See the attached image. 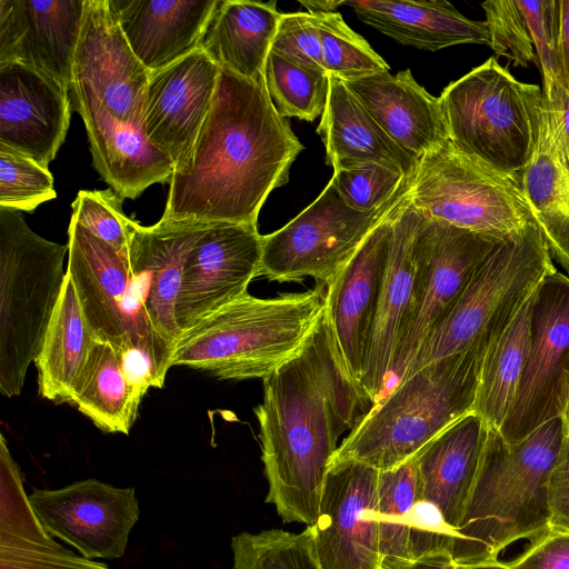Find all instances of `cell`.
<instances>
[{
	"mask_svg": "<svg viewBox=\"0 0 569 569\" xmlns=\"http://www.w3.org/2000/svg\"><path fill=\"white\" fill-rule=\"evenodd\" d=\"M449 140L491 168L520 174L538 143L542 89L517 80L495 57L438 98Z\"/></svg>",
	"mask_w": 569,
	"mask_h": 569,
	"instance_id": "ba28073f",
	"label": "cell"
},
{
	"mask_svg": "<svg viewBox=\"0 0 569 569\" xmlns=\"http://www.w3.org/2000/svg\"><path fill=\"white\" fill-rule=\"evenodd\" d=\"M122 201L111 189L81 190L71 203V218L119 252L127 254V216L122 211Z\"/></svg>",
	"mask_w": 569,
	"mask_h": 569,
	"instance_id": "7bdbcfd3",
	"label": "cell"
},
{
	"mask_svg": "<svg viewBox=\"0 0 569 569\" xmlns=\"http://www.w3.org/2000/svg\"><path fill=\"white\" fill-rule=\"evenodd\" d=\"M281 14L274 0H218L198 49L220 69L256 79L264 74Z\"/></svg>",
	"mask_w": 569,
	"mask_h": 569,
	"instance_id": "f546056e",
	"label": "cell"
},
{
	"mask_svg": "<svg viewBox=\"0 0 569 569\" xmlns=\"http://www.w3.org/2000/svg\"><path fill=\"white\" fill-rule=\"evenodd\" d=\"M421 497L415 459L387 471H379L376 521L380 569H407L410 517Z\"/></svg>",
	"mask_w": 569,
	"mask_h": 569,
	"instance_id": "d590c367",
	"label": "cell"
},
{
	"mask_svg": "<svg viewBox=\"0 0 569 569\" xmlns=\"http://www.w3.org/2000/svg\"><path fill=\"white\" fill-rule=\"evenodd\" d=\"M326 296L325 283L274 298L246 293L184 331L172 366L222 380H263L305 346L325 313Z\"/></svg>",
	"mask_w": 569,
	"mask_h": 569,
	"instance_id": "277c9868",
	"label": "cell"
},
{
	"mask_svg": "<svg viewBox=\"0 0 569 569\" xmlns=\"http://www.w3.org/2000/svg\"><path fill=\"white\" fill-rule=\"evenodd\" d=\"M172 352L173 345L163 337L129 345L117 351L120 368L139 399L149 388H162L166 375L172 367Z\"/></svg>",
	"mask_w": 569,
	"mask_h": 569,
	"instance_id": "ee69618b",
	"label": "cell"
},
{
	"mask_svg": "<svg viewBox=\"0 0 569 569\" xmlns=\"http://www.w3.org/2000/svg\"><path fill=\"white\" fill-rule=\"evenodd\" d=\"M94 338L86 322L69 273L34 359L38 391L54 403H70Z\"/></svg>",
	"mask_w": 569,
	"mask_h": 569,
	"instance_id": "4dcf8cb0",
	"label": "cell"
},
{
	"mask_svg": "<svg viewBox=\"0 0 569 569\" xmlns=\"http://www.w3.org/2000/svg\"><path fill=\"white\" fill-rule=\"evenodd\" d=\"M218 0H108L128 44L154 72L199 48Z\"/></svg>",
	"mask_w": 569,
	"mask_h": 569,
	"instance_id": "484cf974",
	"label": "cell"
},
{
	"mask_svg": "<svg viewBox=\"0 0 569 569\" xmlns=\"http://www.w3.org/2000/svg\"><path fill=\"white\" fill-rule=\"evenodd\" d=\"M407 569H458L449 553H439L412 562Z\"/></svg>",
	"mask_w": 569,
	"mask_h": 569,
	"instance_id": "f5cc1de1",
	"label": "cell"
},
{
	"mask_svg": "<svg viewBox=\"0 0 569 569\" xmlns=\"http://www.w3.org/2000/svg\"><path fill=\"white\" fill-rule=\"evenodd\" d=\"M533 293L489 346L481 361L472 412L491 429L499 430L503 425L527 365Z\"/></svg>",
	"mask_w": 569,
	"mask_h": 569,
	"instance_id": "1f68e13d",
	"label": "cell"
},
{
	"mask_svg": "<svg viewBox=\"0 0 569 569\" xmlns=\"http://www.w3.org/2000/svg\"><path fill=\"white\" fill-rule=\"evenodd\" d=\"M220 68L200 49L151 72L142 129L173 166L190 152L217 88Z\"/></svg>",
	"mask_w": 569,
	"mask_h": 569,
	"instance_id": "ac0fdd59",
	"label": "cell"
},
{
	"mask_svg": "<svg viewBox=\"0 0 569 569\" xmlns=\"http://www.w3.org/2000/svg\"><path fill=\"white\" fill-rule=\"evenodd\" d=\"M262 236L257 226L211 223L189 251L176 305L180 336L248 293L259 276Z\"/></svg>",
	"mask_w": 569,
	"mask_h": 569,
	"instance_id": "9a60e30c",
	"label": "cell"
},
{
	"mask_svg": "<svg viewBox=\"0 0 569 569\" xmlns=\"http://www.w3.org/2000/svg\"><path fill=\"white\" fill-rule=\"evenodd\" d=\"M411 178L370 162L333 171L330 180L350 208L370 212L388 202Z\"/></svg>",
	"mask_w": 569,
	"mask_h": 569,
	"instance_id": "60d3db41",
	"label": "cell"
},
{
	"mask_svg": "<svg viewBox=\"0 0 569 569\" xmlns=\"http://www.w3.org/2000/svg\"><path fill=\"white\" fill-rule=\"evenodd\" d=\"M0 569H109L76 555L46 531L30 503L0 512Z\"/></svg>",
	"mask_w": 569,
	"mask_h": 569,
	"instance_id": "e575fe53",
	"label": "cell"
},
{
	"mask_svg": "<svg viewBox=\"0 0 569 569\" xmlns=\"http://www.w3.org/2000/svg\"><path fill=\"white\" fill-rule=\"evenodd\" d=\"M56 197L48 168L0 146V207L31 212Z\"/></svg>",
	"mask_w": 569,
	"mask_h": 569,
	"instance_id": "ab89813d",
	"label": "cell"
},
{
	"mask_svg": "<svg viewBox=\"0 0 569 569\" xmlns=\"http://www.w3.org/2000/svg\"><path fill=\"white\" fill-rule=\"evenodd\" d=\"M410 199L426 218L500 239L533 220L520 174L498 171L449 139L418 160Z\"/></svg>",
	"mask_w": 569,
	"mask_h": 569,
	"instance_id": "9c48e42d",
	"label": "cell"
},
{
	"mask_svg": "<svg viewBox=\"0 0 569 569\" xmlns=\"http://www.w3.org/2000/svg\"><path fill=\"white\" fill-rule=\"evenodd\" d=\"M483 352L468 349L405 377L349 432L331 461L387 471L473 411Z\"/></svg>",
	"mask_w": 569,
	"mask_h": 569,
	"instance_id": "5b68a950",
	"label": "cell"
},
{
	"mask_svg": "<svg viewBox=\"0 0 569 569\" xmlns=\"http://www.w3.org/2000/svg\"><path fill=\"white\" fill-rule=\"evenodd\" d=\"M358 18L395 41L438 51L457 44L489 46L486 21L465 17L446 0H346Z\"/></svg>",
	"mask_w": 569,
	"mask_h": 569,
	"instance_id": "f1b7e54d",
	"label": "cell"
},
{
	"mask_svg": "<svg viewBox=\"0 0 569 569\" xmlns=\"http://www.w3.org/2000/svg\"><path fill=\"white\" fill-rule=\"evenodd\" d=\"M549 528L569 531V435L562 443L548 479Z\"/></svg>",
	"mask_w": 569,
	"mask_h": 569,
	"instance_id": "f907efd6",
	"label": "cell"
},
{
	"mask_svg": "<svg viewBox=\"0 0 569 569\" xmlns=\"http://www.w3.org/2000/svg\"><path fill=\"white\" fill-rule=\"evenodd\" d=\"M553 271L535 220L500 240L428 333L402 379L457 352L478 349L485 353Z\"/></svg>",
	"mask_w": 569,
	"mask_h": 569,
	"instance_id": "8992f818",
	"label": "cell"
},
{
	"mask_svg": "<svg viewBox=\"0 0 569 569\" xmlns=\"http://www.w3.org/2000/svg\"><path fill=\"white\" fill-rule=\"evenodd\" d=\"M300 3L310 14L335 12L339 6H342V1H300Z\"/></svg>",
	"mask_w": 569,
	"mask_h": 569,
	"instance_id": "db71d44e",
	"label": "cell"
},
{
	"mask_svg": "<svg viewBox=\"0 0 569 569\" xmlns=\"http://www.w3.org/2000/svg\"><path fill=\"white\" fill-rule=\"evenodd\" d=\"M560 418L562 421L563 435H569V400H568L565 409L562 410Z\"/></svg>",
	"mask_w": 569,
	"mask_h": 569,
	"instance_id": "9f6ffc18",
	"label": "cell"
},
{
	"mask_svg": "<svg viewBox=\"0 0 569 569\" xmlns=\"http://www.w3.org/2000/svg\"><path fill=\"white\" fill-rule=\"evenodd\" d=\"M558 63L560 79L569 91V0H559Z\"/></svg>",
	"mask_w": 569,
	"mask_h": 569,
	"instance_id": "816d5d0a",
	"label": "cell"
},
{
	"mask_svg": "<svg viewBox=\"0 0 569 569\" xmlns=\"http://www.w3.org/2000/svg\"><path fill=\"white\" fill-rule=\"evenodd\" d=\"M502 239L420 213L415 234L417 272L412 300L397 342L386 392L399 383L428 333Z\"/></svg>",
	"mask_w": 569,
	"mask_h": 569,
	"instance_id": "8fae6325",
	"label": "cell"
},
{
	"mask_svg": "<svg viewBox=\"0 0 569 569\" xmlns=\"http://www.w3.org/2000/svg\"><path fill=\"white\" fill-rule=\"evenodd\" d=\"M71 107L82 118L92 163L122 199H136L153 183L170 182L173 162L154 148L143 131L113 120L89 89L72 79Z\"/></svg>",
	"mask_w": 569,
	"mask_h": 569,
	"instance_id": "603a6c76",
	"label": "cell"
},
{
	"mask_svg": "<svg viewBox=\"0 0 569 569\" xmlns=\"http://www.w3.org/2000/svg\"><path fill=\"white\" fill-rule=\"evenodd\" d=\"M542 114L552 153L569 177V91L559 80L542 86Z\"/></svg>",
	"mask_w": 569,
	"mask_h": 569,
	"instance_id": "c3c4849f",
	"label": "cell"
},
{
	"mask_svg": "<svg viewBox=\"0 0 569 569\" xmlns=\"http://www.w3.org/2000/svg\"><path fill=\"white\" fill-rule=\"evenodd\" d=\"M67 244V272L96 340L107 342L118 351L129 345L162 337L143 312L127 254L73 218L70 219Z\"/></svg>",
	"mask_w": 569,
	"mask_h": 569,
	"instance_id": "4fadbf2b",
	"label": "cell"
},
{
	"mask_svg": "<svg viewBox=\"0 0 569 569\" xmlns=\"http://www.w3.org/2000/svg\"><path fill=\"white\" fill-rule=\"evenodd\" d=\"M456 532L432 502L419 498L415 503L409 529L412 562L439 553H452Z\"/></svg>",
	"mask_w": 569,
	"mask_h": 569,
	"instance_id": "7dc6e473",
	"label": "cell"
},
{
	"mask_svg": "<svg viewBox=\"0 0 569 569\" xmlns=\"http://www.w3.org/2000/svg\"><path fill=\"white\" fill-rule=\"evenodd\" d=\"M150 73L132 52L108 0H86L73 79L89 89L113 120L143 131Z\"/></svg>",
	"mask_w": 569,
	"mask_h": 569,
	"instance_id": "e0dca14e",
	"label": "cell"
},
{
	"mask_svg": "<svg viewBox=\"0 0 569 569\" xmlns=\"http://www.w3.org/2000/svg\"><path fill=\"white\" fill-rule=\"evenodd\" d=\"M480 6L486 13L489 47L493 52L512 60L515 67L537 64L532 39L517 0H487Z\"/></svg>",
	"mask_w": 569,
	"mask_h": 569,
	"instance_id": "b9f144b4",
	"label": "cell"
},
{
	"mask_svg": "<svg viewBox=\"0 0 569 569\" xmlns=\"http://www.w3.org/2000/svg\"><path fill=\"white\" fill-rule=\"evenodd\" d=\"M520 177L525 198L551 258L569 276V177L552 153L542 113L537 147Z\"/></svg>",
	"mask_w": 569,
	"mask_h": 569,
	"instance_id": "d6a6232c",
	"label": "cell"
},
{
	"mask_svg": "<svg viewBox=\"0 0 569 569\" xmlns=\"http://www.w3.org/2000/svg\"><path fill=\"white\" fill-rule=\"evenodd\" d=\"M569 400V276L547 274L533 293L530 351L511 409L499 429L516 443L560 417Z\"/></svg>",
	"mask_w": 569,
	"mask_h": 569,
	"instance_id": "7c38bea8",
	"label": "cell"
},
{
	"mask_svg": "<svg viewBox=\"0 0 569 569\" xmlns=\"http://www.w3.org/2000/svg\"><path fill=\"white\" fill-rule=\"evenodd\" d=\"M28 497L48 533L92 560L121 558L140 513L133 488L97 479L60 489H33Z\"/></svg>",
	"mask_w": 569,
	"mask_h": 569,
	"instance_id": "5bb4252c",
	"label": "cell"
},
{
	"mask_svg": "<svg viewBox=\"0 0 569 569\" xmlns=\"http://www.w3.org/2000/svg\"><path fill=\"white\" fill-rule=\"evenodd\" d=\"M529 541L510 569H569V531L548 527Z\"/></svg>",
	"mask_w": 569,
	"mask_h": 569,
	"instance_id": "681fc988",
	"label": "cell"
},
{
	"mask_svg": "<svg viewBox=\"0 0 569 569\" xmlns=\"http://www.w3.org/2000/svg\"><path fill=\"white\" fill-rule=\"evenodd\" d=\"M86 0H0V63L19 62L68 92Z\"/></svg>",
	"mask_w": 569,
	"mask_h": 569,
	"instance_id": "d6986e66",
	"label": "cell"
},
{
	"mask_svg": "<svg viewBox=\"0 0 569 569\" xmlns=\"http://www.w3.org/2000/svg\"><path fill=\"white\" fill-rule=\"evenodd\" d=\"M271 50L295 63L326 71L319 32L308 12L281 14Z\"/></svg>",
	"mask_w": 569,
	"mask_h": 569,
	"instance_id": "bcb514c9",
	"label": "cell"
},
{
	"mask_svg": "<svg viewBox=\"0 0 569 569\" xmlns=\"http://www.w3.org/2000/svg\"><path fill=\"white\" fill-rule=\"evenodd\" d=\"M259 423L267 503L283 522L312 526L338 440L375 403L351 377L323 313L290 360L263 380Z\"/></svg>",
	"mask_w": 569,
	"mask_h": 569,
	"instance_id": "6da1fadb",
	"label": "cell"
},
{
	"mask_svg": "<svg viewBox=\"0 0 569 569\" xmlns=\"http://www.w3.org/2000/svg\"><path fill=\"white\" fill-rule=\"evenodd\" d=\"M303 146L277 111L264 74L220 69L210 109L187 157L174 166L161 220L257 226Z\"/></svg>",
	"mask_w": 569,
	"mask_h": 569,
	"instance_id": "7a4b0ae2",
	"label": "cell"
},
{
	"mask_svg": "<svg viewBox=\"0 0 569 569\" xmlns=\"http://www.w3.org/2000/svg\"><path fill=\"white\" fill-rule=\"evenodd\" d=\"M68 244L49 241L20 211L0 207V391L19 396L66 280Z\"/></svg>",
	"mask_w": 569,
	"mask_h": 569,
	"instance_id": "52a82bcc",
	"label": "cell"
},
{
	"mask_svg": "<svg viewBox=\"0 0 569 569\" xmlns=\"http://www.w3.org/2000/svg\"><path fill=\"white\" fill-rule=\"evenodd\" d=\"M411 191V190H410ZM420 212L410 194L392 220L389 260L381 287L367 362L359 386L376 405L386 392L397 342L412 300Z\"/></svg>",
	"mask_w": 569,
	"mask_h": 569,
	"instance_id": "cb8c5ba5",
	"label": "cell"
},
{
	"mask_svg": "<svg viewBox=\"0 0 569 569\" xmlns=\"http://www.w3.org/2000/svg\"><path fill=\"white\" fill-rule=\"evenodd\" d=\"M458 569H510L507 562L490 558L472 563L457 565Z\"/></svg>",
	"mask_w": 569,
	"mask_h": 569,
	"instance_id": "11a10c76",
	"label": "cell"
},
{
	"mask_svg": "<svg viewBox=\"0 0 569 569\" xmlns=\"http://www.w3.org/2000/svg\"><path fill=\"white\" fill-rule=\"evenodd\" d=\"M264 79L268 93L281 117L313 121L322 114L329 91L327 71L295 63L271 50Z\"/></svg>",
	"mask_w": 569,
	"mask_h": 569,
	"instance_id": "8d00e7d4",
	"label": "cell"
},
{
	"mask_svg": "<svg viewBox=\"0 0 569 569\" xmlns=\"http://www.w3.org/2000/svg\"><path fill=\"white\" fill-rule=\"evenodd\" d=\"M140 402L120 368L116 349L94 340L70 405L103 432L128 435Z\"/></svg>",
	"mask_w": 569,
	"mask_h": 569,
	"instance_id": "836d02e7",
	"label": "cell"
},
{
	"mask_svg": "<svg viewBox=\"0 0 569 569\" xmlns=\"http://www.w3.org/2000/svg\"><path fill=\"white\" fill-rule=\"evenodd\" d=\"M383 131L417 162L449 139L439 99L409 69L343 80Z\"/></svg>",
	"mask_w": 569,
	"mask_h": 569,
	"instance_id": "d4e9b609",
	"label": "cell"
},
{
	"mask_svg": "<svg viewBox=\"0 0 569 569\" xmlns=\"http://www.w3.org/2000/svg\"><path fill=\"white\" fill-rule=\"evenodd\" d=\"M232 569H321L313 550L312 531L267 529L232 537Z\"/></svg>",
	"mask_w": 569,
	"mask_h": 569,
	"instance_id": "74e56055",
	"label": "cell"
},
{
	"mask_svg": "<svg viewBox=\"0 0 569 569\" xmlns=\"http://www.w3.org/2000/svg\"><path fill=\"white\" fill-rule=\"evenodd\" d=\"M211 223L163 221L143 227L126 218L128 263L137 297L152 328L174 346L176 305L187 256Z\"/></svg>",
	"mask_w": 569,
	"mask_h": 569,
	"instance_id": "ffe728a7",
	"label": "cell"
},
{
	"mask_svg": "<svg viewBox=\"0 0 569 569\" xmlns=\"http://www.w3.org/2000/svg\"><path fill=\"white\" fill-rule=\"evenodd\" d=\"M411 180L370 212L350 208L330 180L296 218L262 236L259 276L278 282L311 277L319 283L330 284L370 233L402 206L410 194Z\"/></svg>",
	"mask_w": 569,
	"mask_h": 569,
	"instance_id": "30bf717a",
	"label": "cell"
},
{
	"mask_svg": "<svg viewBox=\"0 0 569 569\" xmlns=\"http://www.w3.org/2000/svg\"><path fill=\"white\" fill-rule=\"evenodd\" d=\"M69 92L47 74L19 62L0 63V146L44 168L64 141Z\"/></svg>",
	"mask_w": 569,
	"mask_h": 569,
	"instance_id": "7402d4cb",
	"label": "cell"
},
{
	"mask_svg": "<svg viewBox=\"0 0 569 569\" xmlns=\"http://www.w3.org/2000/svg\"><path fill=\"white\" fill-rule=\"evenodd\" d=\"M379 471L331 461L312 531L321 569H380L376 507Z\"/></svg>",
	"mask_w": 569,
	"mask_h": 569,
	"instance_id": "2e32d148",
	"label": "cell"
},
{
	"mask_svg": "<svg viewBox=\"0 0 569 569\" xmlns=\"http://www.w3.org/2000/svg\"><path fill=\"white\" fill-rule=\"evenodd\" d=\"M486 435L485 422L470 412L413 457L421 498L438 507L455 532L477 476Z\"/></svg>",
	"mask_w": 569,
	"mask_h": 569,
	"instance_id": "83f0119b",
	"label": "cell"
},
{
	"mask_svg": "<svg viewBox=\"0 0 569 569\" xmlns=\"http://www.w3.org/2000/svg\"><path fill=\"white\" fill-rule=\"evenodd\" d=\"M535 47L542 86L560 79L558 63L559 0H517Z\"/></svg>",
	"mask_w": 569,
	"mask_h": 569,
	"instance_id": "f6af8a7d",
	"label": "cell"
},
{
	"mask_svg": "<svg viewBox=\"0 0 569 569\" xmlns=\"http://www.w3.org/2000/svg\"><path fill=\"white\" fill-rule=\"evenodd\" d=\"M329 91L317 133L333 171L376 162L413 176L417 161L378 124L346 82L328 73Z\"/></svg>",
	"mask_w": 569,
	"mask_h": 569,
	"instance_id": "4316f807",
	"label": "cell"
},
{
	"mask_svg": "<svg viewBox=\"0 0 569 569\" xmlns=\"http://www.w3.org/2000/svg\"><path fill=\"white\" fill-rule=\"evenodd\" d=\"M562 439L560 417L516 443L487 427L477 476L456 529V565L498 558L511 543L548 528V479Z\"/></svg>",
	"mask_w": 569,
	"mask_h": 569,
	"instance_id": "3957f363",
	"label": "cell"
},
{
	"mask_svg": "<svg viewBox=\"0 0 569 569\" xmlns=\"http://www.w3.org/2000/svg\"><path fill=\"white\" fill-rule=\"evenodd\" d=\"M399 209L370 233L355 257L327 286L326 317L343 361L358 385L367 362L389 260L392 220Z\"/></svg>",
	"mask_w": 569,
	"mask_h": 569,
	"instance_id": "44dd1931",
	"label": "cell"
},
{
	"mask_svg": "<svg viewBox=\"0 0 569 569\" xmlns=\"http://www.w3.org/2000/svg\"><path fill=\"white\" fill-rule=\"evenodd\" d=\"M327 73L342 80L389 71L388 63L335 12L312 14Z\"/></svg>",
	"mask_w": 569,
	"mask_h": 569,
	"instance_id": "f35d334b",
	"label": "cell"
}]
</instances>
